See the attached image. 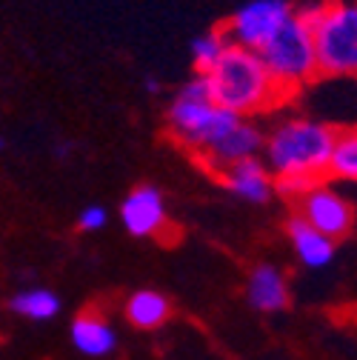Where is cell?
<instances>
[{
	"instance_id": "3",
	"label": "cell",
	"mask_w": 357,
	"mask_h": 360,
	"mask_svg": "<svg viewBox=\"0 0 357 360\" xmlns=\"http://www.w3.org/2000/svg\"><path fill=\"white\" fill-rule=\"evenodd\" d=\"M311 26L318 77H351L357 72V6L320 0L297 9Z\"/></svg>"
},
{
	"instance_id": "14",
	"label": "cell",
	"mask_w": 357,
	"mask_h": 360,
	"mask_svg": "<svg viewBox=\"0 0 357 360\" xmlns=\"http://www.w3.org/2000/svg\"><path fill=\"white\" fill-rule=\"evenodd\" d=\"M123 311H126V321L135 329H160L171 314V303L166 295L155 289H141L135 295H129Z\"/></svg>"
},
{
	"instance_id": "8",
	"label": "cell",
	"mask_w": 357,
	"mask_h": 360,
	"mask_svg": "<svg viewBox=\"0 0 357 360\" xmlns=\"http://www.w3.org/2000/svg\"><path fill=\"white\" fill-rule=\"evenodd\" d=\"M120 220L129 235L135 238H160L169 226V212L160 189L155 186H138L126 195L120 203Z\"/></svg>"
},
{
	"instance_id": "16",
	"label": "cell",
	"mask_w": 357,
	"mask_h": 360,
	"mask_svg": "<svg viewBox=\"0 0 357 360\" xmlns=\"http://www.w3.org/2000/svg\"><path fill=\"white\" fill-rule=\"evenodd\" d=\"M326 174L337 177V180H357V134L354 129H337V138L332 143L329 152V163H326Z\"/></svg>"
},
{
	"instance_id": "5",
	"label": "cell",
	"mask_w": 357,
	"mask_h": 360,
	"mask_svg": "<svg viewBox=\"0 0 357 360\" xmlns=\"http://www.w3.org/2000/svg\"><path fill=\"white\" fill-rule=\"evenodd\" d=\"M214 109L217 106L209 98L206 77L195 75L189 83H183L181 89H177V95L171 98V103L166 109V126H169L171 141L197 155L203 149Z\"/></svg>"
},
{
	"instance_id": "4",
	"label": "cell",
	"mask_w": 357,
	"mask_h": 360,
	"mask_svg": "<svg viewBox=\"0 0 357 360\" xmlns=\"http://www.w3.org/2000/svg\"><path fill=\"white\" fill-rule=\"evenodd\" d=\"M257 55H260L266 72H269V77L275 80V86L280 89L283 101L292 98L300 86L318 77L315 46H311V26L297 9Z\"/></svg>"
},
{
	"instance_id": "13",
	"label": "cell",
	"mask_w": 357,
	"mask_h": 360,
	"mask_svg": "<svg viewBox=\"0 0 357 360\" xmlns=\"http://www.w3.org/2000/svg\"><path fill=\"white\" fill-rule=\"evenodd\" d=\"M72 346L86 357H106L117 349V335L100 314L83 311L72 321Z\"/></svg>"
},
{
	"instance_id": "20",
	"label": "cell",
	"mask_w": 357,
	"mask_h": 360,
	"mask_svg": "<svg viewBox=\"0 0 357 360\" xmlns=\"http://www.w3.org/2000/svg\"><path fill=\"white\" fill-rule=\"evenodd\" d=\"M4 146H6V141H4V138H0V149H4Z\"/></svg>"
},
{
	"instance_id": "18",
	"label": "cell",
	"mask_w": 357,
	"mask_h": 360,
	"mask_svg": "<svg viewBox=\"0 0 357 360\" xmlns=\"http://www.w3.org/2000/svg\"><path fill=\"white\" fill-rule=\"evenodd\" d=\"M106 223H109V212L100 206V203H92V206H86L77 217V226L83 232H100L106 229Z\"/></svg>"
},
{
	"instance_id": "6",
	"label": "cell",
	"mask_w": 357,
	"mask_h": 360,
	"mask_svg": "<svg viewBox=\"0 0 357 360\" xmlns=\"http://www.w3.org/2000/svg\"><path fill=\"white\" fill-rule=\"evenodd\" d=\"M292 12L294 6L289 0H246L232 12V18L220 23V32L229 40V46L260 52L292 18Z\"/></svg>"
},
{
	"instance_id": "7",
	"label": "cell",
	"mask_w": 357,
	"mask_h": 360,
	"mask_svg": "<svg viewBox=\"0 0 357 360\" xmlns=\"http://www.w3.org/2000/svg\"><path fill=\"white\" fill-rule=\"evenodd\" d=\"M297 212L311 229H318L320 235L337 240H346L354 229V206L346 195H340L332 186L315 184L309 186L297 200Z\"/></svg>"
},
{
	"instance_id": "2",
	"label": "cell",
	"mask_w": 357,
	"mask_h": 360,
	"mask_svg": "<svg viewBox=\"0 0 357 360\" xmlns=\"http://www.w3.org/2000/svg\"><path fill=\"white\" fill-rule=\"evenodd\" d=\"M203 77L209 86L212 103L246 120L252 115L269 112L283 101L280 89L266 72L260 55L240 46H229Z\"/></svg>"
},
{
	"instance_id": "11",
	"label": "cell",
	"mask_w": 357,
	"mask_h": 360,
	"mask_svg": "<svg viewBox=\"0 0 357 360\" xmlns=\"http://www.w3.org/2000/svg\"><path fill=\"white\" fill-rule=\"evenodd\" d=\"M246 300L254 311L275 314L289 306V283L286 275L272 263L254 266L246 278Z\"/></svg>"
},
{
	"instance_id": "10",
	"label": "cell",
	"mask_w": 357,
	"mask_h": 360,
	"mask_svg": "<svg viewBox=\"0 0 357 360\" xmlns=\"http://www.w3.org/2000/svg\"><path fill=\"white\" fill-rule=\"evenodd\" d=\"M217 177L235 198H240L246 203H269L275 195V177L269 174V169H266V163L260 158L238 160L223 169Z\"/></svg>"
},
{
	"instance_id": "17",
	"label": "cell",
	"mask_w": 357,
	"mask_h": 360,
	"mask_svg": "<svg viewBox=\"0 0 357 360\" xmlns=\"http://www.w3.org/2000/svg\"><path fill=\"white\" fill-rule=\"evenodd\" d=\"M229 49V40L223 37L220 26L206 32V34H197L192 40V46H189V55H192V66H195V75H206L220 58L223 52Z\"/></svg>"
},
{
	"instance_id": "15",
	"label": "cell",
	"mask_w": 357,
	"mask_h": 360,
	"mask_svg": "<svg viewBox=\"0 0 357 360\" xmlns=\"http://www.w3.org/2000/svg\"><path fill=\"white\" fill-rule=\"evenodd\" d=\"M9 309L20 318H29V321H52L60 314V297L52 292V289H26V292H18L12 300H9Z\"/></svg>"
},
{
	"instance_id": "9",
	"label": "cell",
	"mask_w": 357,
	"mask_h": 360,
	"mask_svg": "<svg viewBox=\"0 0 357 360\" xmlns=\"http://www.w3.org/2000/svg\"><path fill=\"white\" fill-rule=\"evenodd\" d=\"M263 141L266 134L252 123V120H240L226 138H220L214 146H209L200 158V163L212 172V174H220L226 166L238 163V160H246V158H257L263 152Z\"/></svg>"
},
{
	"instance_id": "12",
	"label": "cell",
	"mask_w": 357,
	"mask_h": 360,
	"mask_svg": "<svg viewBox=\"0 0 357 360\" xmlns=\"http://www.w3.org/2000/svg\"><path fill=\"white\" fill-rule=\"evenodd\" d=\"M286 235H289V243H292L297 260L309 269H326L337 255V243L332 238L320 235L318 229H311L300 214H292L286 220Z\"/></svg>"
},
{
	"instance_id": "1",
	"label": "cell",
	"mask_w": 357,
	"mask_h": 360,
	"mask_svg": "<svg viewBox=\"0 0 357 360\" xmlns=\"http://www.w3.org/2000/svg\"><path fill=\"white\" fill-rule=\"evenodd\" d=\"M335 138L337 129L323 120L289 117L278 123L260 152L266 155V169L275 177V192L297 200L309 186L320 184Z\"/></svg>"
},
{
	"instance_id": "19",
	"label": "cell",
	"mask_w": 357,
	"mask_h": 360,
	"mask_svg": "<svg viewBox=\"0 0 357 360\" xmlns=\"http://www.w3.org/2000/svg\"><path fill=\"white\" fill-rule=\"evenodd\" d=\"M146 92H152V95H157V92H160V83H157L155 77H146Z\"/></svg>"
}]
</instances>
